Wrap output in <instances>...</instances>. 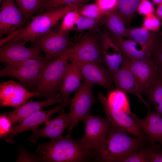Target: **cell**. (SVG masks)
Wrapping results in <instances>:
<instances>
[{"label":"cell","instance_id":"obj_8","mask_svg":"<svg viewBox=\"0 0 162 162\" xmlns=\"http://www.w3.org/2000/svg\"><path fill=\"white\" fill-rule=\"evenodd\" d=\"M83 122L85 132L79 140L85 147L97 154L112 125L107 118L97 115H89Z\"/></svg>","mask_w":162,"mask_h":162},{"label":"cell","instance_id":"obj_43","mask_svg":"<svg viewBox=\"0 0 162 162\" xmlns=\"http://www.w3.org/2000/svg\"><path fill=\"white\" fill-rule=\"evenodd\" d=\"M153 3L155 4H160L162 3V0H152Z\"/></svg>","mask_w":162,"mask_h":162},{"label":"cell","instance_id":"obj_15","mask_svg":"<svg viewBox=\"0 0 162 162\" xmlns=\"http://www.w3.org/2000/svg\"><path fill=\"white\" fill-rule=\"evenodd\" d=\"M71 118L68 113H65L64 108L60 112L58 116L52 119L49 120L43 128L38 127L32 130V134L28 139L31 142L35 144L38 138L47 137L50 140H55L62 137L66 129L70 126Z\"/></svg>","mask_w":162,"mask_h":162},{"label":"cell","instance_id":"obj_29","mask_svg":"<svg viewBox=\"0 0 162 162\" xmlns=\"http://www.w3.org/2000/svg\"><path fill=\"white\" fill-rule=\"evenodd\" d=\"M26 21L36 13H40L46 0H14Z\"/></svg>","mask_w":162,"mask_h":162},{"label":"cell","instance_id":"obj_27","mask_svg":"<svg viewBox=\"0 0 162 162\" xmlns=\"http://www.w3.org/2000/svg\"><path fill=\"white\" fill-rule=\"evenodd\" d=\"M157 35L156 32L149 31L142 27L133 28L130 27L127 29L125 37L145 46L151 52Z\"/></svg>","mask_w":162,"mask_h":162},{"label":"cell","instance_id":"obj_33","mask_svg":"<svg viewBox=\"0 0 162 162\" xmlns=\"http://www.w3.org/2000/svg\"><path fill=\"white\" fill-rule=\"evenodd\" d=\"M79 12L81 15L96 19L102 18L105 15L96 2L83 6Z\"/></svg>","mask_w":162,"mask_h":162},{"label":"cell","instance_id":"obj_18","mask_svg":"<svg viewBox=\"0 0 162 162\" xmlns=\"http://www.w3.org/2000/svg\"><path fill=\"white\" fill-rule=\"evenodd\" d=\"M77 62L85 81L97 84L109 91L112 90V80L107 69L95 62Z\"/></svg>","mask_w":162,"mask_h":162},{"label":"cell","instance_id":"obj_10","mask_svg":"<svg viewBox=\"0 0 162 162\" xmlns=\"http://www.w3.org/2000/svg\"><path fill=\"white\" fill-rule=\"evenodd\" d=\"M98 98L102 105L107 119L112 126L134 136L142 139L144 132L137 121L132 118L129 114L110 107L106 101V96L99 92Z\"/></svg>","mask_w":162,"mask_h":162},{"label":"cell","instance_id":"obj_6","mask_svg":"<svg viewBox=\"0 0 162 162\" xmlns=\"http://www.w3.org/2000/svg\"><path fill=\"white\" fill-rule=\"evenodd\" d=\"M69 32H62L56 27L37 37L32 42V46L38 48L50 61L60 57L74 44L69 36Z\"/></svg>","mask_w":162,"mask_h":162},{"label":"cell","instance_id":"obj_38","mask_svg":"<svg viewBox=\"0 0 162 162\" xmlns=\"http://www.w3.org/2000/svg\"><path fill=\"white\" fill-rule=\"evenodd\" d=\"M118 0H96L98 5L105 15L116 10Z\"/></svg>","mask_w":162,"mask_h":162},{"label":"cell","instance_id":"obj_26","mask_svg":"<svg viewBox=\"0 0 162 162\" xmlns=\"http://www.w3.org/2000/svg\"><path fill=\"white\" fill-rule=\"evenodd\" d=\"M143 92L154 106L156 112L162 116V77L157 75Z\"/></svg>","mask_w":162,"mask_h":162},{"label":"cell","instance_id":"obj_12","mask_svg":"<svg viewBox=\"0 0 162 162\" xmlns=\"http://www.w3.org/2000/svg\"><path fill=\"white\" fill-rule=\"evenodd\" d=\"M0 9V37L24 27L27 21L14 0H2Z\"/></svg>","mask_w":162,"mask_h":162},{"label":"cell","instance_id":"obj_19","mask_svg":"<svg viewBox=\"0 0 162 162\" xmlns=\"http://www.w3.org/2000/svg\"><path fill=\"white\" fill-rule=\"evenodd\" d=\"M144 104L147 110L146 117L141 119L136 116L133 118L137 121L144 133L147 135L152 145L157 142L162 144V116L158 112H154L149 104L146 102Z\"/></svg>","mask_w":162,"mask_h":162},{"label":"cell","instance_id":"obj_36","mask_svg":"<svg viewBox=\"0 0 162 162\" xmlns=\"http://www.w3.org/2000/svg\"><path fill=\"white\" fill-rule=\"evenodd\" d=\"M16 162H41V158L36 153L32 154L25 149L20 147L19 148Z\"/></svg>","mask_w":162,"mask_h":162},{"label":"cell","instance_id":"obj_14","mask_svg":"<svg viewBox=\"0 0 162 162\" xmlns=\"http://www.w3.org/2000/svg\"><path fill=\"white\" fill-rule=\"evenodd\" d=\"M99 44L103 63L109 71L112 79L124 63L126 57L113 40L107 31L101 35Z\"/></svg>","mask_w":162,"mask_h":162},{"label":"cell","instance_id":"obj_3","mask_svg":"<svg viewBox=\"0 0 162 162\" xmlns=\"http://www.w3.org/2000/svg\"><path fill=\"white\" fill-rule=\"evenodd\" d=\"M143 142L142 139L129 136L126 132L112 126L96 155L103 161L122 162L141 148Z\"/></svg>","mask_w":162,"mask_h":162},{"label":"cell","instance_id":"obj_7","mask_svg":"<svg viewBox=\"0 0 162 162\" xmlns=\"http://www.w3.org/2000/svg\"><path fill=\"white\" fill-rule=\"evenodd\" d=\"M94 84L85 81L76 90L68 106L71 122L67 128L68 134L71 135L75 126L89 114L92 105L96 103L92 89Z\"/></svg>","mask_w":162,"mask_h":162},{"label":"cell","instance_id":"obj_40","mask_svg":"<svg viewBox=\"0 0 162 162\" xmlns=\"http://www.w3.org/2000/svg\"><path fill=\"white\" fill-rule=\"evenodd\" d=\"M137 11L140 15L145 16L154 13V9L153 4L148 0H141Z\"/></svg>","mask_w":162,"mask_h":162},{"label":"cell","instance_id":"obj_31","mask_svg":"<svg viewBox=\"0 0 162 162\" xmlns=\"http://www.w3.org/2000/svg\"><path fill=\"white\" fill-rule=\"evenodd\" d=\"M80 9H74L64 15L61 23L56 27L59 32H69L74 30L76 21L80 15L79 12Z\"/></svg>","mask_w":162,"mask_h":162},{"label":"cell","instance_id":"obj_44","mask_svg":"<svg viewBox=\"0 0 162 162\" xmlns=\"http://www.w3.org/2000/svg\"><path fill=\"white\" fill-rule=\"evenodd\" d=\"M2 0H0V3H1V2H2Z\"/></svg>","mask_w":162,"mask_h":162},{"label":"cell","instance_id":"obj_21","mask_svg":"<svg viewBox=\"0 0 162 162\" xmlns=\"http://www.w3.org/2000/svg\"><path fill=\"white\" fill-rule=\"evenodd\" d=\"M128 58L130 69L143 93L145 88L157 76L155 63L152 59L144 61Z\"/></svg>","mask_w":162,"mask_h":162},{"label":"cell","instance_id":"obj_17","mask_svg":"<svg viewBox=\"0 0 162 162\" xmlns=\"http://www.w3.org/2000/svg\"><path fill=\"white\" fill-rule=\"evenodd\" d=\"M57 103L64 105L60 92L43 101L35 102L32 100L28 101L12 111L3 114L10 119L12 125H14L43 108Z\"/></svg>","mask_w":162,"mask_h":162},{"label":"cell","instance_id":"obj_20","mask_svg":"<svg viewBox=\"0 0 162 162\" xmlns=\"http://www.w3.org/2000/svg\"><path fill=\"white\" fill-rule=\"evenodd\" d=\"M128 58L122 66L116 71L112 78L116 88L126 93L135 94L143 103L145 101L142 97L143 93L141 91L136 80L130 69Z\"/></svg>","mask_w":162,"mask_h":162},{"label":"cell","instance_id":"obj_25","mask_svg":"<svg viewBox=\"0 0 162 162\" xmlns=\"http://www.w3.org/2000/svg\"><path fill=\"white\" fill-rule=\"evenodd\" d=\"M126 93L116 88L110 91L106 96L108 105L111 108L127 113L133 117L136 116L131 111L130 104Z\"/></svg>","mask_w":162,"mask_h":162},{"label":"cell","instance_id":"obj_13","mask_svg":"<svg viewBox=\"0 0 162 162\" xmlns=\"http://www.w3.org/2000/svg\"><path fill=\"white\" fill-rule=\"evenodd\" d=\"M38 92L28 91L20 83L12 80L0 84V103L1 106L17 108L31 98L39 95Z\"/></svg>","mask_w":162,"mask_h":162},{"label":"cell","instance_id":"obj_32","mask_svg":"<svg viewBox=\"0 0 162 162\" xmlns=\"http://www.w3.org/2000/svg\"><path fill=\"white\" fill-rule=\"evenodd\" d=\"M151 55L156 65L157 75L162 77V34L157 35L151 49Z\"/></svg>","mask_w":162,"mask_h":162},{"label":"cell","instance_id":"obj_23","mask_svg":"<svg viewBox=\"0 0 162 162\" xmlns=\"http://www.w3.org/2000/svg\"><path fill=\"white\" fill-rule=\"evenodd\" d=\"M110 36L128 58L144 61L152 59L151 50L145 46L132 40L118 39Z\"/></svg>","mask_w":162,"mask_h":162},{"label":"cell","instance_id":"obj_37","mask_svg":"<svg viewBox=\"0 0 162 162\" xmlns=\"http://www.w3.org/2000/svg\"><path fill=\"white\" fill-rule=\"evenodd\" d=\"M122 162H148L147 149L139 150L125 159Z\"/></svg>","mask_w":162,"mask_h":162},{"label":"cell","instance_id":"obj_24","mask_svg":"<svg viewBox=\"0 0 162 162\" xmlns=\"http://www.w3.org/2000/svg\"><path fill=\"white\" fill-rule=\"evenodd\" d=\"M104 22L110 36L118 39H122L125 37L126 26L123 18L116 10L104 16Z\"/></svg>","mask_w":162,"mask_h":162},{"label":"cell","instance_id":"obj_34","mask_svg":"<svg viewBox=\"0 0 162 162\" xmlns=\"http://www.w3.org/2000/svg\"><path fill=\"white\" fill-rule=\"evenodd\" d=\"M88 0H46L40 14L58 7L76 4H84Z\"/></svg>","mask_w":162,"mask_h":162},{"label":"cell","instance_id":"obj_22","mask_svg":"<svg viewBox=\"0 0 162 162\" xmlns=\"http://www.w3.org/2000/svg\"><path fill=\"white\" fill-rule=\"evenodd\" d=\"M83 77L79 63L74 61L68 63L60 92L65 106L68 105L70 94L81 86Z\"/></svg>","mask_w":162,"mask_h":162},{"label":"cell","instance_id":"obj_42","mask_svg":"<svg viewBox=\"0 0 162 162\" xmlns=\"http://www.w3.org/2000/svg\"><path fill=\"white\" fill-rule=\"evenodd\" d=\"M156 14L158 18L162 20V3L159 4L156 11Z\"/></svg>","mask_w":162,"mask_h":162},{"label":"cell","instance_id":"obj_1","mask_svg":"<svg viewBox=\"0 0 162 162\" xmlns=\"http://www.w3.org/2000/svg\"><path fill=\"white\" fill-rule=\"evenodd\" d=\"M36 153L42 161L80 162L88 161L95 153L85 147L79 140L73 139L67 134L59 139L39 144Z\"/></svg>","mask_w":162,"mask_h":162},{"label":"cell","instance_id":"obj_39","mask_svg":"<svg viewBox=\"0 0 162 162\" xmlns=\"http://www.w3.org/2000/svg\"><path fill=\"white\" fill-rule=\"evenodd\" d=\"M147 149L148 162H162V151L158 145L154 144Z\"/></svg>","mask_w":162,"mask_h":162},{"label":"cell","instance_id":"obj_2","mask_svg":"<svg viewBox=\"0 0 162 162\" xmlns=\"http://www.w3.org/2000/svg\"><path fill=\"white\" fill-rule=\"evenodd\" d=\"M83 4H76L61 6L47 10L33 17L27 25L8 35L0 41V45L11 40H19L25 44L33 42L38 37L53 28L68 12L80 9Z\"/></svg>","mask_w":162,"mask_h":162},{"label":"cell","instance_id":"obj_5","mask_svg":"<svg viewBox=\"0 0 162 162\" xmlns=\"http://www.w3.org/2000/svg\"><path fill=\"white\" fill-rule=\"evenodd\" d=\"M67 50L45 69L35 91L38 98L47 99L60 92L68 64Z\"/></svg>","mask_w":162,"mask_h":162},{"label":"cell","instance_id":"obj_11","mask_svg":"<svg viewBox=\"0 0 162 162\" xmlns=\"http://www.w3.org/2000/svg\"><path fill=\"white\" fill-rule=\"evenodd\" d=\"M19 40H11L0 45V62L6 64L16 63L30 59H45L38 48L25 46Z\"/></svg>","mask_w":162,"mask_h":162},{"label":"cell","instance_id":"obj_30","mask_svg":"<svg viewBox=\"0 0 162 162\" xmlns=\"http://www.w3.org/2000/svg\"><path fill=\"white\" fill-rule=\"evenodd\" d=\"M104 24V17L96 19L80 15L76 21L74 30L79 32L98 31Z\"/></svg>","mask_w":162,"mask_h":162},{"label":"cell","instance_id":"obj_41","mask_svg":"<svg viewBox=\"0 0 162 162\" xmlns=\"http://www.w3.org/2000/svg\"><path fill=\"white\" fill-rule=\"evenodd\" d=\"M12 124L10 119L2 113L0 117V137L2 138L6 135L11 128Z\"/></svg>","mask_w":162,"mask_h":162},{"label":"cell","instance_id":"obj_28","mask_svg":"<svg viewBox=\"0 0 162 162\" xmlns=\"http://www.w3.org/2000/svg\"><path fill=\"white\" fill-rule=\"evenodd\" d=\"M141 0H118L116 10L124 20L126 26L130 27Z\"/></svg>","mask_w":162,"mask_h":162},{"label":"cell","instance_id":"obj_9","mask_svg":"<svg viewBox=\"0 0 162 162\" xmlns=\"http://www.w3.org/2000/svg\"><path fill=\"white\" fill-rule=\"evenodd\" d=\"M67 51L70 62H92L101 65L103 63L98 38L95 35L86 36Z\"/></svg>","mask_w":162,"mask_h":162},{"label":"cell","instance_id":"obj_35","mask_svg":"<svg viewBox=\"0 0 162 162\" xmlns=\"http://www.w3.org/2000/svg\"><path fill=\"white\" fill-rule=\"evenodd\" d=\"M161 25L159 18L153 13L145 16L142 27L149 31L157 32L160 31Z\"/></svg>","mask_w":162,"mask_h":162},{"label":"cell","instance_id":"obj_4","mask_svg":"<svg viewBox=\"0 0 162 162\" xmlns=\"http://www.w3.org/2000/svg\"><path fill=\"white\" fill-rule=\"evenodd\" d=\"M51 62L46 58L30 59L6 64L0 76L17 79L27 89L35 92L45 69Z\"/></svg>","mask_w":162,"mask_h":162},{"label":"cell","instance_id":"obj_16","mask_svg":"<svg viewBox=\"0 0 162 162\" xmlns=\"http://www.w3.org/2000/svg\"><path fill=\"white\" fill-rule=\"evenodd\" d=\"M65 106L62 104L46 111H38L28 116L19 124L12 127L8 133L2 138L7 142L13 143V138L17 134L32 130L41 124L45 123L54 114L60 112Z\"/></svg>","mask_w":162,"mask_h":162}]
</instances>
